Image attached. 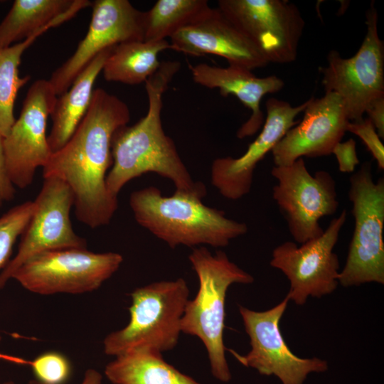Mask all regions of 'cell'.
I'll list each match as a JSON object with an SVG mask.
<instances>
[{
    "mask_svg": "<svg viewBox=\"0 0 384 384\" xmlns=\"http://www.w3.org/2000/svg\"><path fill=\"white\" fill-rule=\"evenodd\" d=\"M129 120L124 102L102 88L94 90L73 136L43 168V178H59L70 187L77 219L91 228L108 225L118 208V197L108 191L106 178L112 165V136Z\"/></svg>",
    "mask_w": 384,
    "mask_h": 384,
    "instance_id": "cell-1",
    "label": "cell"
},
{
    "mask_svg": "<svg viewBox=\"0 0 384 384\" xmlns=\"http://www.w3.org/2000/svg\"><path fill=\"white\" fill-rule=\"evenodd\" d=\"M180 68L178 61L161 62L144 82L148 97L146 115L134 124L122 126L114 133L111 142L112 165L106 178L107 190L113 196L118 197L129 181L152 172L171 181L176 191L202 198L206 196L205 185L193 181L161 123L163 95Z\"/></svg>",
    "mask_w": 384,
    "mask_h": 384,
    "instance_id": "cell-2",
    "label": "cell"
},
{
    "mask_svg": "<svg viewBox=\"0 0 384 384\" xmlns=\"http://www.w3.org/2000/svg\"><path fill=\"white\" fill-rule=\"evenodd\" d=\"M197 195L175 191L166 196L154 186L133 191L129 206L137 223L171 248L223 247L247 232L245 223L206 206Z\"/></svg>",
    "mask_w": 384,
    "mask_h": 384,
    "instance_id": "cell-3",
    "label": "cell"
},
{
    "mask_svg": "<svg viewBox=\"0 0 384 384\" xmlns=\"http://www.w3.org/2000/svg\"><path fill=\"white\" fill-rule=\"evenodd\" d=\"M199 282L196 297L188 301L181 322V333L196 336L204 344L213 376L223 383L232 375L223 343L225 302L233 284H249L254 277L230 260L222 250L212 254L206 247H195L188 256Z\"/></svg>",
    "mask_w": 384,
    "mask_h": 384,
    "instance_id": "cell-4",
    "label": "cell"
},
{
    "mask_svg": "<svg viewBox=\"0 0 384 384\" xmlns=\"http://www.w3.org/2000/svg\"><path fill=\"white\" fill-rule=\"evenodd\" d=\"M130 319L103 341L105 354L114 357L137 350L162 353L176 347L189 289L183 278L156 282L131 293Z\"/></svg>",
    "mask_w": 384,
    "mask_h": 384,
    "instance_id": "cell-5",
    "label": "cell"
},
{
    "mask_svg": "<svg viewBox=\"0 0 384 384\" xmlns=\"http://www.w3.org/2000/svg\"><path fill=\"white\" fill-rule=\"evenodd\" d=\"M354 230L338 284H384V179L373 180L371 162L363 163L350 178Z\"/></svg>",
    "mask_w": 384,
    "mask_h": 384,
    "instance_id": "cell-6",
    "label": "cell"
},
{
    "mask_svg": "<svg viewBox=\"0 0 384 384\" xmlns=\"http://www.w3.org/2000/svg\"><path fill=\"white\" fill-rule=\"evenodd\" d=\"M122 262L123 257L113 252L55 250L33 257L16 270L11 279L26 290L41 295L82 294L97 289Z\"/></svg>",
    "mask_w": 384,
    "mask_h": 384,
    "instance_id": "cell-7",
    "label": "cell"
},
{
    "mask_svg": "<svg viewBox=\"0 0 384 384\" xmlns=\"http://www.w3.org/2000/svg\"><path fill=\"white\" fill-rule=\"evenodd\" d=\"M378 20L373 1L366 13L367 31L358 50L345 58L332 50L327 65L320 68L325 92H335L341 98L350 122L362 120L367 106L384 97V45L378 35Z\"/></svg>",
    "mask_w": 384,
    "mask_h": 384,
    "instance_id": "cell-8",
    "label": "cell"
},
{
    "mask_svg": "<svg viewBox=\"0 0 384 384\" xmlns=\"http://www.w3.org/2000/svg\"><path fill=\"white\" fill-rule=\"evenodd\" d=\"M271 174L277 181L272 198L295 242L303 244L322 235L319 220L334 214L339 206L331 174L321 170L312 175L302 157L289 165L274 166Z\"/></svg>",
    "mask_w": 384,
    "mask_h": 384,
    "instance_id": "cell-9",
    "label": "cell"
},
{
    "mask_svg": "<svg viewBox=\"0 0 384 384\" xmlns=\"http://www.w3.org/2000/svg\"><path fill=\"white\" fill-rule=\"evenodd\" d=\"M217 8L268 63L296 60L305 22L294 4L286 0H219Z\"/></svg>",
    "mask_w": 384,
    "mask_h": 384,
    "instance_id": "cell-10",
    "label": "cell"
},
{
    "mask_svg": "<svg viewBox=\"0 0 384 384\" xmlns=\"http://www.w3.org/2000/svg\"><path fill=\"white\" fill-rule=\"evenodd\" d=\"M347 213L333 218L322 235L301 246L286 241L276 247L270 265L279 270L289 281V301L303 305L309 297L320 298L332 293L338 284L339 262L334 252Z\"/></svg>",
    "mask_w": 384,
    "mask_h": 384,
    "instance_id": "cell-11",
    "label": "cell"
},
{
    "mask_svg": "<svg viewBox=\"0 0 384 384\" xmlns=\"http://www.w3.org/2000/svg\"><path fill=\"white\" fill-rule=\"evenodd\" d=\"M289 300L286 297L271 309L257 311L239 306L250 351L245 355L228 349L239 363L262 375H275L282 384H304L311 373L328 370V363L319 358H300L292 353L279 328Z\"/></svg>",
    "mask_w": 384,
    "mask_h": 384,
    "instance_id": "cell-12",
    "label": "cell"
},
{
    "mask_svg": "<svg viewBox=\"0 0 384 384\" xmlns=\"http://www.w3.org/2000/svg\"><path fill=\"white\" fill-rule=\"evenodd\" d=\"M30 220L21 235L14 257L0 272V289L23 263L41 253L68 248H87L86 240L75 233L70 220L74 195L55 177L43 178Z\"/></svg>",
    "mask_w": 384,
    "mask_h": 384,
    "instance_id": "cell-13",
    "label": "cell"
},
{
    "mask_svg": "<svg viewBox=\"0 0 384 384\" xmlns=\"http://www.w3.org/2000/svg\"><path fill=\"white\" fill-rule=\"evenodd\" d=\"M56 98L49 80L35 81L26 93L18 118L4 137L6 166L14 186H29L36 169L43 168L53 154L46 124Z\"/></svg>",
    "mask_w": 384,
    "mask_h": 384,
    "instance_id": "cell-14",
    "label": "cell"
},
{
    "mask_svg": "<svg viewBox=\"0 0 384 384\" xmlns=\"http://www.w3.org/2000/svg\"><path fill=\"white\" fill-rule=\"evenodd\" d=\"M87 32L75 51L48 80L56 95L65 92L102 51L123 43L144 41L145 12L127 0H96Z\"/></svg>",
    "mask_w": 384,
    "mask_h": 384,
    "instance_id": "cell-15",
    "label": "cell"
},
{
    "mask_svg": "<svg viewBox=\"0 0 384 384\" xmlns=\"http://www.w3.org/2000/svg\"><path fill=\"white\" fill-rule=\"evenodd\" d=\"M309 102L310 99L292 107L288 102L275 97L267 100V116L262 131L246 151L238 158H217L212 164L211 183L224 198L235 201L250 193L257 164L299 122L295 118Z\"/></svg>",
    "mask_w": 384,
    "mask_h": 384,
    "instance_id": "cell-16",
    "label": "cell"
},
{
    "mask_svg": "<svg viewBox=\"0 0 384 384\" xmlns=\"http://www.w3.org/2000/svg\"><path fill=\"white\" fill-rule=\"evenodd\" d=\"M303 119L289 129L272 150L274 166H287L304 156L331 154L347 132L349 119L341 98L328 92L310 98Z\"/></svg>",
    "mask_w": 384,
    "mask_h": 384,
    "instance_id": "cell-17",
    "label": "cell"
},
{
    "mask_svg": "<svg viewBox=\"0 0 384 384\" xmlns=\"http://www.w3.org/2000/svg\"><path fill=\"white\" fill-rule=\"evenodd\" d=\"M170 49L191 56L215 55L250 70L269 63L257 47L218 9L170 38Z\"/></svg>",
    "mask_w": 384,
    "mask_h": 384,
    "instance_id": "cell-18",
    "label": "cell"
},
{
    "mask_svg": "<svg viewBox=\"0 0 384 384\" xmlns=\"http://www.w3.org/2000/svg\"><path fill=\"white\" fill-rule=\"evenodd\" d=\"M193 81L209 89H218L221 95H235L251 113L249 119L237 132L242 139L252 136L264 124L265 117L260 108L263 97L281 90L284 81L276 75L263 78L255 75L245 68L228 65L226 68L198 63L191 67Z\"/></svg>",
    "mask_w": 384,
    "mask_h": 384,
    "instance_id": "cell-19",
    "label": "cell"
},
{
    "mask_svg": "<svg viewBox=\"0 0 384 384\" xmlns=\"http://www.w3.org/2000/svg\"><path fill=\"white\" fill-rule=\"evenodd\" d=\"M91 5L87 0H16L0 23V49L59 26Z\"/></svg>",
    "mask_w": 384,
    "mask_h": 384,
    "instance_id": "cell-20",
    "label": "cell"
},
{
    "mask_svg": "<svg viewBox=\"0 0 384 384\" xmlns=\"http://www.w3.org/2000/svg\"><path fill=\"white\" fill-rule=\"evenodd\" d=\"M113 48L100 53L80 73L70 87L57 97L50 115L52 127L48 137L52 153L67 143L85 115L92 100L95 80Z\"/></svg>",
    "mask_w": 384,
    "mask_h": 384,
    "instance_id": "cell-21",
    "label": "cell"
},
{
    "mask_svg": "<svg viewBox=\"0 0 384 384\" xmlns=\"http://www.w3.org/2000/svg\"><path fill=\"white\" fill-rule=\"evenodd\" d=\"M105 375L113 384H201L149 350L116 356L106 365Z\"/></svg>",
    "mask_w": 384,
    "mask_h": 384,
    "instance_id": "cell-22",
    "label": "cell"
},
{
    "mask_svg": "<svg viewBox=\"0 0 384 384\" xmlns=\"http://www.w3.org/2000/svg\"><path fill=\"white\" fill-rule=\"evenodd\" d=\"M170 49L167 40L130 41L114 47L105 62L104 78L127 85L145 82L159 68V55Z\"/></svg>",
    "mask_w": 384,
    "mask_h": 384,
    "instance_id": "cell-23",
    "label": "cell"
},
{
    "mask_svg": "<svg viewBox=\"0 0 384 384\" xmlns=\"http://www.w3.org/2000/svg\"><path fill=\"white\" fill-rule=\"evenodd\" d=\"M207 0H158L144 14V41H160L202 21L212 11Z\"/></svg>",
    "mask_w": 384,
    "mask_h": 384,
    "instance_id": "cell-24",
    "label": "cell"
},
{
    "mask_svg": "<svg viewBox=\"0 0 384 384\" xmlns=\"http://www.w3.org/2000/svg\"><path fill=\"white\" fill-rule=\"evenodd\" d=\"M50 28L42 29L28 38L0 49V134L5 137L15 122L14 108L18 90L31 77L21 78L18 67L24 51Z\"/></svg>",
    "mask_w": 384,
    "mask_h": 384,
    "instance_id": "cell-25",
    "label": "cell"
},
{
    "mask_svg": "<svg viewBox=\"0 0 384 384\" xmlns=\"http://www.w3.org/2000/svg\"><path fill=\"white\" fill-rule=\"evenodd\" d=\"M34 209L33 201L18 204L0 217V270L10 261L14 245L24 231Z\"/></svg>",
    "mask_w": 384,
    "mask_h": 384,
    "instance_id": "cell-26",
    "label": "cell"
},
{
    "mask_svg": "<svg viewBox=\"0 0 384 384\" xmlns=\"http://www.w3.org/2000/svg\"><path fill=\"white\" fill-rule=\"evenodd\" d=\"M37 380L48 384H63L71 375L68 358L57 351H47L31 362Z\"/></svg>",
    "mask_w": 384,
    "mask_h": 384,
    "instance_id": "cell-27",
    "label": "cell"
},
{
    "mask_svg": "<svg viewBox=\"0 0 384 384\" xmlns=\"http://www.w3.org/2000/svg\"><path fill=\"white\" fill-rule=\"evenodd\" d=\"M346 131L358 136L364 143L378 168L384 169V146L373 124L367 117L358 122H349Z\"/></svg>",
    "mask_w": 384,
    "mask_h": 384,
    "instance_id": "cell-28",
    "label": "cell"
},
{
    "mask_svg": "<svg viewBox=\"0 0 384 384\" xmlns=\"http://www.w3.org/2000/svg\"><path fill=\"white\" fill-rule=\"evenodd\" d=\"M356 142L349 139L345 142H338L332 149L338 165V169L343 173H352L359 164V159L356 149Z\"/></svg>",
    "mask_w": 384,
    "mask_h": 384,
    "instance_id": "cell-29",
    "label": "cell"
},
{
    "mask_svg": "<svg viewBox=\"0 0 384 384\" xmlns=\"http://www.w3.org/2000/svg\"><path fill=\"white\" fill-rule=\"evenodd\" d=\"M3 139L4 137L0 134V207L4 203L12 200L16 191L6 166Z\"/></svg>",
    "mask_w": 384,
    "mask_h": 384,
    "instance_id": "cell-30",
    "label": "cell"
},
{
    "mask_svg": "<svg viewBox=\"0 0 384 384\" xmlns=\"http://www.w3.org/2000/svg\"><path fill=\"white\" fill-rule=\"evenodd\" d=\"M365 113L373 124L380 139H384V97L372 101L366 107Z\"/></svg>",
    "mask_w": 384,
    "mask_h": 384,
    "instance_id": "cell-31",
    "label": "cell"
},
{
    "mask_svg": "<svg viewBox=\"0 0 384 384\" xmlns=\"http://www.w3.org/2000/svg\"><path fill=\"white\" fill-rule=\"evenodd\" d=\"M102 375L97 370L93 368L87 369L82 382L80 384H102ZM27 384H48L43 383L37 379L30 380Z\"/></svg>",
    "mask_w": 384,
    "mask_h": 384,
    "instance_id": "cell-32",
    "label": "cell"
},
{
    "mask_svg": "<svg viewBox=\"0 0 384 384\" xmlns=\"http://www.w3.org/2000/svg\"><path fill=\"white\" fill-rule=\"evenodd\" d=\"M2 384H15V383L12 380H8V381L4 382Z\"/></svg>",
    "mask_w": 384,
    "mask_h": 384,
    "instance_id": "cell-33",
    "label": "cell"
},
{
    "mask_svg": "<svg viewBox=\"0 0 384 384\" xmlns=\"http://www.w3.org/2000/svg\"><path fill=\"white\" fill-rule=\"evenodd\" d=\"M1 334H0V341H1Z\"/></svg>",
    "mask_w": 384,
    "mask_h": 384,
    "instance_id": "cell-34",
    "label": "cell"
}]
</instances>
